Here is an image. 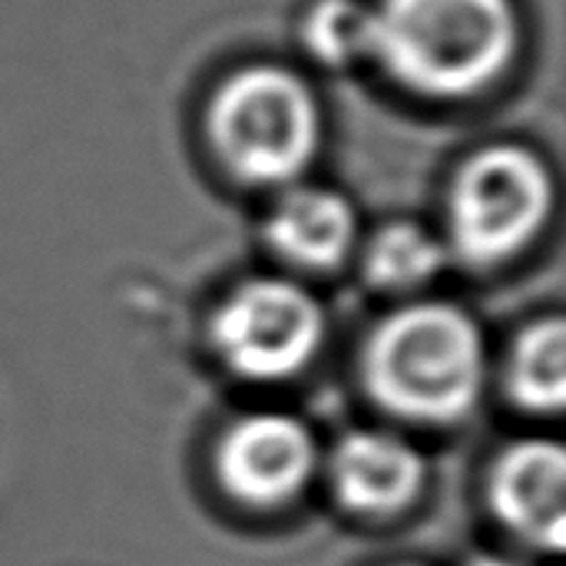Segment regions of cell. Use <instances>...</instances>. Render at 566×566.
Listing matches in <instances>:
<instances>
[{
  "mask_svg": "<svg viewBox=\"0 0 566 566\" xmlns=\"http://www.w3.org/2000/svg\"><path fill=\"white\" fill-rule=\"evenodd\" d=\"M371 60L428 99L488 90L517 53L511 0H378Z\"/></svg>",
  "mask_w": 566,
  "mask_h": 566,
  "instance_id": "obj_1",
  "label": "cell"
},
{
  "mask_svg": "<svg viewBox=\"0 0 566 566\" xmlns=\"http://www.w3.org/2000/svg\"><path fill=\"white\" fill-rule=\"evenodd\" d=\"M488 352L474 318L448 302H421L385 318L365 348V378L391 415L444 424L464 418L484 388Z\"/></svg>",
  "mask_w": 566,
  "mask_h": 566,
  "instance_id": "obj_2",
  "label": "cell"
},
{
  "mask_svg": "<svg viewBox=\"0 0 566 566\" xmlns=\"http://www.w3.org/2000/svg\"><path fill=\"white\" fill-rule=\"evenodd\" d=\"M219 159L245 182L298 179L322 146V109L302 76L282 66H249L229 76L209 106Z\"/></svg>",
  "mask_w": 566,
  "mask_h": 566,
  "instance_id": "obj_3",
  "label": "cell"
},
{
  "mask_svg": "<svg viewBox=\"0 0 566 566\" xmlns=\"http://www.w3.org/2000/svg\"><path fill=\"white\" fill-rule=\"evenodd\" d=\"M554 182L547 166L521 146L474 153L451 189V249L471 265H494L517 255L547 222Z\"/></svg>",
  "mask_w": 566,
  "mask_h": 566,
  "instance_id": "obj_4",
  "label": "cell"
},
{
  "mask_svg": "<svg viewBox=\"0 0 566 566\" xmlns=\"http://www.w3.org/2000/svg\"><path fill=\"white\" fill-rule=\"evenodd\" d=\"M325 342V312L285 279L242 282L212 318V345L229 371L252 381L298 375Z\"/></svg>",
  "mask_w": 566,
  "mask_h": 566,
  "instance_id": "obj_5",
  "label": "cell"
},
{
  "mask_svg": "<svg viewBox=\"0 0 566 566\" xmlns=\"http://www.w3.org/2000/svg\"><path fill=\"white\" fill-rule=\"evenodd\" d=\"M216 464L232 497L275 507L312 481L318 448L312 431L289 415H249L226 431Z\"/></svg>",
  "mask_w": 566,
  "mask_h": 566,
  "instance_id": "obj_6",
  "label": "cell"
},
{
  "mask_svg": "<svg viewBox=\"0 0 566 566\" xmlns=\"http://www.w3.org/2000/svg\"><path fill=\"white\" fill-rule=\"evenodd\" d=\"M566 461L557 441H521L491 471L494 514L521 541L560 554L566 541Z\"/></svg>",
  "mask_w": 566,
  "mask_h": 566,
  "instance_id": "obj_7",
  "label": "cell"
},
{
  "mask_svg": "<svg viewBox=\"0 0 566 566\" xmlns=\"http://www.w3.org/2000/svg\"><path fill=\"white\" fill-rule=\"evenodd\" d=\"M328 474L338 501L365 517H391L424 488L421 454L388 431L345 434L332 451Z\"/></svg>",
  "mask_w": 566,
  "mask_h": 566,
  "instance_id": "obj_8",
  "label": "cell"
},
{
  "mask_svg": "<svg viewBox=\"0 0 566 566\" xmlns=\"http://www.w3.org/2000/svg\"><path fill=\"white\" fill-rule=\"evenodd\" d=\"M269 242L279 255L305 269L338 265L355 245V212L348 199L318 186L289 189L269 216Z\"/></svg>",
  "mask_w": 566,
  "mask_h": 566,
  "instance_id": "obj_9",
  "label": "cell"
},
{
  "mask_svg": "<svg viewBox=\"0 0 566 566\" xmlns=\"http://www.w3.org/2000/svg\"><path fill=\"white\" fill-rule=\"evenodd\" d=\"M511 395L537 415H557L566 398V332L560 318L531 325L511 355Z\"/></svg>",
  "mask_w": 566,
  "mask_h": 566,
  "instance_id": "obj_10",
  "label": "cell"
},
{
  "mask_svg": "<svg viewBox=\"0 0 566 566\" xmlns=\"http://www.w3.org/2000/svg\"><path fill=\"white\" fill-rule=\"evenodd\" d=\"M444 269V245L415 222L378 229L365 249V275L375 289L408 292L431 282Z\"/></svg>",
  "mask_w": 566,
  "mask_h": 566,
  "instance_id": "obj_11",
  "label": "cell"
},
{
  "mask_svg": "<svg viewBox=\"0 0 566 566\" xmlns=\"http://www.w3.org/2000/svg\"><path fill=\"white\" fill-rule=\"evenodd\" d=\"M305 46L325 66H348L371 60L375 13L361 0H318L302 20Z\"/></svg>",
  "mask_w": 566,
  "mask_h": 566,
  "instance_id": "obj_12",
  "label": "cell"
},
{
  "mask_svg": "<svg viewBox=\"0 0 566 566\" xmlns=\"http://www.w3.org/2000/svg\"><path fill=\"white\" fill-rule=\"evenodd\" d=\"M471 566H514V564H507V560H494V557H484V560H478V564H471Z\"/></svg>",
  "mask_w": 566,
  "mask_h": 566,
  "instance_id": "obj_13",
  "label": "cell"
}]
</instances>
